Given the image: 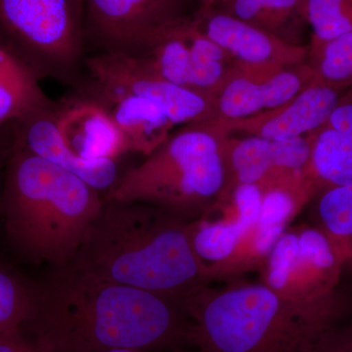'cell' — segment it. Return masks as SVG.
Returning <instances> with one entry per match:
<instances>
[{"mask_svg":"<svg viewBox=\"0 0 352 352\" xmlns=\"http://www.w3.org/2000/svg\"><path fill=\"white\" fill-rule=\"evenodd\" d=\"M85 38L101 53L140 54L160 32L191 15V0H83Z\"/></svg>","mask_w":352,"mask_h":352,"instance_id":"cell-9","label":"cell"},{"mask_svg":"<svg viewBox=\"0 0 352 352\" xmlns=\"http://www.w3.org/2000/svg\"><path fill=\"white\" fill-rule=\"evenodd\" d=\"M58 133L69 152L85 161H117L129 152L119 127L100 104L78 98L55 110Z\"/></svg>","mask_w":352,"mask_h":352,"instance_id":"cell-17","label":"cell"},{"mask_svg":"<svg viewBox=\"0 0 352 352\" xmlns=\"http://www.w3.org/2000/svg\"><path fill=\"white\" fill-rule=\"evenodd\" d=\"M0 132H1V131H0ZM0 151H1V149H0Z\"/></svg>","mask_w":352,"mask_h":352,"instance_id":"cell-30","label":"cell"},{"mask_svg":"<svg viewBox=\"0 0 352 352\" xmlns=\"http://www.w3.org/2000/svg\"><path fill=\"white\" fill-rule=\"evenodd\" d=\"M23 329L44 352H108L190 344L191 326L180 300L113 283L75 267L55 268L32 289Z\"/></svg>","mask_w":352,"mask_h":352,"instance_id":"cell-1","label":"cell"},{"mask_svg":"<svg viewBox=\"0 0 352 352\" xmlns=\"http://www.w3.org/2000/svg\"><path fill=\"white\" fill-rule=\"evenodd\" d=\"M227 0H200V6H220L226 2Z\"/></svg>","mask_w":352,"mask_h":352,"instance_id":"cell-28","label":"cell"},{"mask_svg":"<svg viewBox=\"0 0 352 352\" xmlns=\"http://www.w3.org/2000/svg\"><path fill=\"white\" fill-rule=\"evenodd\" d=\"M314 80L307 62L276 72L235 68L212 99V115L207 120H243L274 110Z\"/></svg>","mask_w":352,"mask_h":352,"instance_id":"cell-13","label":"cell"},{"mask_svg":"<svg viewBox=\"0 0 352 352\" xmlns=\"http://www.w3.org/2000/svg\"><path fill=\"white\" fill-rule=\"evenodd\" d=\"M307 63L318 82L344 92L352 88V32L329 41H310Z\"/></svg>","mask_w":352,"mask_h":352,"instance_id":"cell-23","label":"cell"},{"mask_svg":"<svg viewBox=\"0 0 352 352\" xmlns=\"http://www.w3.org/2000/svg\"><path fill=\"white\" fill-rule=\"evenodd\" d=\"M314 199V226L327 236L342 261V284L352 282V183L322 190Z\"/></svg>","mask_w":352,"mask_h":352,"instance_id":"cell-22","label":"cell"},{"mask_svg":"<svg viewBox=\"0 0 352 352\" xmlns=\"http://www.w3.org/2000/svg\"><path fill=\"white\" fill-rule=\"evenodd\" d=\"M103 203L82 178L11 146L1 204L7 238L21 256L54 268L68 265Z\"/></svg>","mask_w":352,"mask_h":352,"instance_id":"cell-4","label":"cell"},{"mask_svg":"<svg viewBox=\"0 0 352 352\" xmlns=\"http://www.w3.org/2000/svg\"><path fill=\"white\" fill-rule=\"evenodd\" d=\"M316 352H352V316H344L328 328L316 344Z\"/></svg>","mask_w":352,"mask_h":352,"instance_id":"cell-26","label":"cell"},{"mask_svg":"<svg viewBox=\"0 0 352 352\" xmlns=\"http://www.w3.org/2000/svg\"><path fill=\"white\" fill-rule=\"evenodd\" d=\"M38 80L31 67L0 41V131L30 113L54 106Z\"/></svg>","mask_w":352,"mask_h":352,"instance_id":"cell-20","label":"cell"},{"mask_svg":"<svg viewBox=\"0 0 352 352\" xmlns=\"http://www.w3.org/2000/svg\"><path fill=\"white\" fill-rule=\"evenodd\" d=\"M85 62L90 85L124 90L155 102L175 124L200 122L212 115V99L164 80L138 57L103 52Z\"/></svg>","mask_w":352,"mask_h":352,"instance_id":"cell-11","label":"cell"},{"mask_svg":"<svg viewBox=\"0 0 352 352\" xmlns=\"http://www.w3.org/2000/svg\"><path fill=\"white\" fill-rule=\"evenodd\" d=\"M305 16L314 41L352 32V0H305Z\"/></svg>","mask_w":352,"mask_h":352,"instance_id":"cell-24","label":"cell"},{"mask_svg":"<svg viewBox=\"0 0 352 352\" xmlns=\"http://www.w3.org/2000/svg\"><path fill=\"white\" fill-rule=\"evenodd\" d=\"M0 352H44L23 336L22 330L0 336Z\"/></svg>","mask_w":352,"mask_h":352,"instance_id":"cell-27","label":"cell"},{"mask_svg":"<svg viewBox=\"0 0 352 352\" xmlns=\"http://www.w3.org/2000/svg\"><path fill=\"white\" fill-rule=\"evenodd\" d=\"M220 135L203 120L192 122L127 170L105 200L153 206L191 221L226 188Z\"/></svg>","mask_w":352,"mask_h":352,"instance_id":"cell-5","label":"cell"},{"mask_svg":"<svg viewBox=\"0 0 352 352\" xmlns=\"http://www.w3.org/2000/svg\"><path fill=\"white\" fill-rule=\"evenodd\" d=\"M258 270L261 283L289 302L351 305L342 288V261L316 226L287 229Z\"/></svg>","mask_w":352,"mask_h":352,"instance_id":"cell-7","label":"cell"},{"mask_svg":"<svg viewBox=\"0 0 352 352\" xmlns=\"http://www.w3.org/2000/svg\"><path fill=\"white\" fill-rule=\"evenodd\" d=\"M188 222L153 206L104 199L71 264L113 283L180 300L204 283Z\"/></svg>","mask_w":352,"mask_h":352,"instance_id":"cell-2","label":"cell"},{"mask_svg":"<svg viewBox=\"0 0 352 352\" xmlns=\"http://www.w3.org/2000/svg\"><path fill=\"white\" fill-rule=\"evenodd\" d=\"M261 200L258 185L227 184L200 217L188 222L190 244L204 283L214 279L256 223Z\"/></svg>","mask_w":352,"mask_h":352,"instance_id":"cell-10","label":"cell"},{"mask_svg":"<svg viewBox=\"0 0 352 352\" xmlns=\"http://www.w3.org/2000/svg\"><path fill=\"white\" fill-rule=\"evenodd\" d=\"M217 8L285 41L303 45L305 0H227Z\"/></svg>","mask_w":352,"mask_h":352,"instance_id":"cell-21","label":"cell"},{"mask_svg":"<svg viewBox=\"0 0 352 352\" xmlns=\"http://www.w3.org/2000/svg\"><path fill=\"white\" fill-rule=\"evenodd\" d=\"M219 135L227 184L263 186L309 168V134L289 140Z\"/></svg>","mask_w":352,"mask_h":352,"instance_id":"cell-15","label":"cell"},{"mask_svg":"<svg viewBox=\"0 0 352 352\" xmlns=\"http://www.w3.org/2000/svg\"><path fill=\"white\" fill-rule=\"evenodd\" d=\"M0 41L38 78H68L85 51V2L0 0Z\"/></svg>","mask_w":352,"mask_h":352,"instance_id":"cell-6","label":"cell"},{"mask_svg":"<svg viewBox=\"0 0 352 352\" xmlns=\"http://www.w3.org/2000/svg\"><path fill=\"white\" fill-rule=\"evenodd\" d=\"M344 92L315 78L293 99L274 110L243 120H204L217 133L289 140L308 135L320 129L337 107Z\"/></svg>","mask_w":352,"mask_h":352,"instance_id":"cell-14","label":"cell"},{"mask_svg":"<svg viewBox=\"0 0 352 352\" xmlns=\"http://www.w3.org/2000/svg\"><path fill=\"white\" fill-rule=\"evenodd\" d=\"M32 289L0 266V336L22 330L29 318Z\"/></svg>","mask_w":352,"mask_h":352,"instance_id":"cell-25","label":"cell"},{"mask_svg":"<svg viewBox=\"0 0 352 352\" xmlns=\"http://www.w3.org/2000/svg\"><path fill=\"white\" fill-rule=\"evenodd\" d=\"M199 31L247 71H280L305 63L308 47L289 43L214 6H200L190 15Z\"/></svg>","mask_w":352,"mask_h":352,"instance_id":"cell-12","label":"cell"},{"mask_svg":"<svg viewBox=\"0 0 352 352\" xmlns=\"http://www.w3.org/2000/svg\"><path fill=\"white\" fill-rule=\"evenodd\" d=\"M11 127L13 145L74 173L97 191L109 192L119 180L117 161H85L67 150L58 133L54 106L30 113Z\"/></svg>","mask_w":352,"mask_h":352,"instance_id":"cell-16","label":"cell"},{"mask_svg":"<svg viewBox=\"0 0 352 352\" xmlns=\"http://www.w3.org/2000/svg\"><path fill=\"white\" fill-rule=\"evenodd\" d=\"M309 170L319 192L352 183V88L327 122L312 133Z\"/></svg>","mask_w":352,"mask_h":352,"instance_id":"cell-19","label":"cell"},{"mask_svg":"<svg viewBox=\"0 0 352 352\" xmlns=\"http://www.w3.org/2000/svg\"><path fill=\"white\" fill-rule=\"evenodd\" d=\"M108 352H149L148 351H141V349H115Z\"/></svg>","mask_w":352,"mask_h":352,"instance_id":"cell-29","label":"cell"},{"mask_svg":"<svg viewBox=\"0 0 352 352\" xmlns=\"http://www.w3.org/2000/svg\"><path fill=\"white\" fill-rule=\"evenodd\" d=\"M87 98L107 111L126 138L129 152L149 156L168 140L175 126L161 106L124 90L89 85Z\"/></svg>","mask_w":352,"mask_h":352,"instance_id":"cell-18","label":"cell"},{"mask_svg":"<svg viewBox=\"0 0 352 352\" xmlns=\"http://www.w3.org/2000/svg\"><path fill=\"white\" fill-rule=\"evenodd\" d=\"M180 303L198 352H316L323 333L349 309L289 302L263 283L222 289L203 283Z\"/></svg>","mask_w":352,"mask_h":352,"instance_id":"cell-3","label":"cell"},{"mask_svg":"<svg viewBox=\"0 0 352 352\" xmlns=\"http://www.w3.org/2000/svg\"><path fill=\"white\" fill-rule=\"evenodd\" d=\"M135 57L164 80L212 100L235 69L230 58L197 29L190 15L160 32Z\"/></svg>","mask_w":352,"mask_h":352,"instance_id":"cell-8","label":"cell"}]
</instances>
